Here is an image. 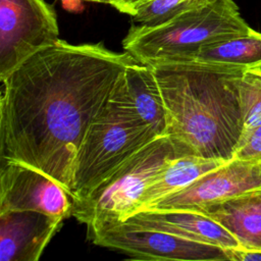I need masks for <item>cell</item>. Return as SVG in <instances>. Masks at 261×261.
<instances>
[{
  "label": "cell",
  "mask_w": 261,
  "mask_h": 261,
  "mask_svg": "<svg viewBox=\"0 0 261 261\" xmlns=\"http://www.w3.org/2000/svg\"><path fill=\"white\" fill-rule=\"evenodd\" d=\"M136 59L104 44L59 40L1 81L0 155L29 165L71 196L79 149L117 82Z\"/></svg>",
  "instance_id": "obj_1"
},
{
  "label": "cell",
  "mask_w": 261,
  "mask_h": 261,
  "mask_svg": "<svg viewBox=\"0 0 261 261\" xmlns=\"http://www.w3.org/2000/svg\"><path fill=\"white\" fill-rule=\"evenodd\" d=\"M181 156L228 162L244 134L240 81L246 69L196 60L150 61Z\"/></svg>",
  "instance_id": "obj_2"
},
{
  "label": "cell",
  "mask_w": 261,
  "mask_h": 261,
  "mask_svg": "<svg viewBox=\"0 0 261 261\" xmlns=\"http://www.w3.org/2000/svg\"><path fill=\"white\" fill-rule=\"evenodd\" d=\"M157 138L160 137L137 113L123 72L79 149L71 185L73 202L86 198Z\"/></svg>",
  "instance_id": "obj_3"
},
{
  "label": "cell",
  "mask_w": 261,
  "mask_h": 261,
  "mask_svg": "<svg viewBox=\"0 0 261 261\" xmlns=\"http://www.w3.org/2000/svg\"><path fill=\"white\" fill-rule=\"evenodd\" d=\"M251 30L233 0H201L158 25H132L122 47L142 63L188 59L205 45Z\"/></svg>",
  "instance_id": "obj_4"
},
{
  "label": "cell",
  "mask_w": 261,
  "mask_h": 261,
  "mask_svg": "<svg viewBox=\"0 0 261 261\" xmlns=\"http://www.w3.org/2000/svg\"><path fill=\"white\" fill-rule=\"evenodd\" d=\"M181 156L168 136L146 145L86 198L73 202L71 216L87 229L105 222L124 221L136 211L152 179Z\"/></svg>",
  "instance_id": "obj_5"
},
{
  "label": "cell",
  "mask_w": 261,
  "mask_h": 261,
  "mask_svg": "<svg viewBox=\"0 0 261 261\" xmlns=\"http://www.w3.org/2000/svg\"><path fill=\"white\" fill-rule=\"evenodd\" d=\"M59 40L56 13L45 0H0V82Z\"/></svg>",
  "instance_id": "obj_6"
},
{
  "label": "cell",
  "mask_w": 261,
  "mask_h": 261,
  "mask_svg": "<svg viewBox=\"0 0 261 261\" xmlns=\"http://www.w3.org/2000/svg\"><path fill=\"white\" fill-rule=\"evenodd\" d=\"M95 245L120 251L140 259L182 261L229 260L226 249L193 242L163 231L132 225L126 222H105L88 229Z\"/></svg>",
  "instance_id": "obj_7"
},
{
  "label": "cell",
  "mask_w": 261,
  "mask_h": 261,
  "mask_svg": "<svg viewBox=\"0 0 261 261\" xmlns=\"http://www.w3.org/2000/svg\"><path fill=\"white\" fill-rule=\"evenodd\" d=\"M70 194L45 173L17 161H1L0 212L37 211L50 216H71Z\"/></svg>",
  "instance_id": "obj_8"
},
{
  "label": "cell",
  "mask_w": 261,
  "mask_h": 261,
  "mask_svg": "<svg viewBox=\"0 0 261 261\" xmlns=\"http://www.w3.org/2000/svg\"><path fill=\"white\" fill-rule=\"evenodd\" d=\"M260 189L261 161L234 157L148 210H198Z\"/></svg>",
  "instance_id": "obj_9"
},
{
  "label": "cell",
  "mask_w": 261,
  "mask_h": 261,
  "mask_svg": "<svg viewBox=\"0 0 261 261\" xmlns=\"http://www.w3.org/2000/svg\"><path fill=\"white\" fill-rule=\"evenodd\" d=\"M62 221L37 211L0 212V261H39Z\"/></svg>",
  "instance_id": "obj_10"
},
{
  "label": "cell",
  "mask_w": 261,
  "mask_h": 261,
  "mask_svg": "<svg viewBox=\"0 0 261 261\" xmlns=\"http://www.w3.org/2000/svg\"><path fill=\"white\" fill-rule=\"evenodd\" d=\"M122 222L226 250L242 249L238 240L225 227L197 211L146 210L134 214Z\"/></svg>",
  "instance_id": "obj_11"
},
{
  "label": "cell",
  "mask_w": 261,
  "mask_h": 261,
  "mask_svg": "<svg viewBox=\"0 0 261 261\" xmlns=\"http://www.w3.org/2000/svg\"><path fill=\"white\" fill-rule=\"evenodd\" d=\"M192 211L203 213L225 227L242 249L261 251V189Z\"/></svg>",
  "instance_id": "obj_12"
},
{
  "label": "cell",
  "mask_w": 261,
  "mask_h": 261,
  "mask_svg": "<svg viewBox=\"0 0 261 261\" xmlns=\"http://www.w3.org/2000/svg\"><path fill=\"white\" fill-rule=\"evenodd\" d=\"M225 163V161L195 155H185L172 159L152 179L141 197L134 214L150 209L162 199L184 190L201 176Z\"/></svg>",
  "instance_id": "obj_13"
},
{
  "label": "cell",
  "mask_w": 261,
  "mask_h": 261,
  "mask_svg": "<svg viewBox=\"0 0 261 261\" xmlns=\"http://www.w3.org/2000/svg\"><path fill=\"white\" fill-rule=\"evenodd\" d=\"M124 75L139 116L158 137L167 136V113L152 66L135 60L126 67Z\"/></svg>",
  "instance_id": "obj_14"
},
{
  "label": "cell",
  "mask_w": 261,
  "mask_h": 261,
  "mask_svg": "<svg viewBox=\"0 0 261 261\" xmlns=\"http://www.w3.org/2000/svg\"><path fill=\"white\" fill-rule=\"evenodd\" d=\"M243 69L261 68V33L243 35L201 47L188 59Z\"/></svg>",
  "instance_id": "obj_15"
},
{
  "label": "cell",
  "mask_w": 261,
  "mask_h": 261,
  "mask_svg": "<svg viewBox=\"0 0 261 261\" xmlns=\"http://www.w3.org/2000/svg\"><path fill=\"white\" fill-rule=\"evenodd\" d=\"M240 96L244 116L242 143L261 125V68L246 69L243 72L240 81Z\"/></svg>",
  "instance_id": "obj_16"
},
{
  "label": "cell",
  "mask_w": 261,
  "mask_h": 261,
  "mask_svg": "<svg viewBox=\"0 0 261 261\" xmlns=\"http://www.w3.org/2000/svg\"><path fill=\"white\" fill-rule=\"evenodd\" d=\"M201 0H150L136 8L133 19L145 27H154L192 8Z\"/></svg>",
  "instance_id": "obj_17"
},
{
  "label": "cell",
  "mask_w": 261,
  "mask_h": 261,
  "mask_svg": "<svg viewBox=\"0 0 261 261\" xmlns=\"http://www.w3.org/2000/svg\"><path fill=\"white\" fill-rule=\"evenodd\" d=\"M236 158L261 161V125L255 128L240 145Z\"/></svg>",
  "instance_id": "obj_18"
},
{
  "label": "cell",
  "mask_w": 261,
  "mask_h": 261,
  "mask_svg": "<svg viewBox=\"0 0 261 261\" xmlns=\"http://www.w3.org/2000/svg\"><path fill=\"white\" fill-rule=\"evenodd\" d=\"M227 252L231 261H261V251L231 249Z\"/></svg>",
  "instance_id": "obj_19"
},
{
  "label": "cell",
  "mask_w": 261,
  "mask_h": 261,
  "mask_svg": "<svg viewBox=\"0 0 261 261\" xmlns=\"http://www.w3.org/2000/svg\"><path fill=\"white\" fill-rule=\"evenodd\" d=\"M150 0H127L126 3L124 4L121 12L123 13H126V14H129L130 16L134 14L135 10L137 7H139L140 5L148 2Z\"/></svg>",
  "instance_id": "obj_20"
},
{
  "label": "cell",
  "mask_w": 261,
  "mask_h": 261,
  "mask_svg": "<svg viewBox=\"0 0 261 261\" xmlns=\"http://www.w3.org/2000/svg\"><path fill=\"white\" fill-rule=\"evenodd\" d=\"M85 1H90V2H96V3H103V4H109L115 8L116 5V0H85Z\"/></svg>",
  "instance_id": "obj_21"
},
{
  "label": "cell",
  "mask_w": 261,
  "mask_h": 261,
  "mask_svg": "<svg viewBox=\"0 0 261 261\" xmlns=\"http://www.w3.org/2000/svg\"><path fill=\"white\" fill-rule=\"evenodd\" d=\"M126 1H127V0H116L115 8H116L118 11H120V12H121V10H122V8H123L124 4L126 3Z\"/></svg>",
  "instance_id": "obj_22"
},
{
  "label": "cell",
  "mask_w": 261,
  "mask_h": 261,
  "mask_svg": "<svg viewBox=\"0 0 261 261\" xmlns=\"http://www.w3.org/2000/svg\"><path fill=\"white\" fill-rule=\"evenodd\" d=\"M124 261H167V260H164V259H140V258H133V259L124 260Z\"/></svg>",
  "instance_id": "obj_23"
}]
</instances>
